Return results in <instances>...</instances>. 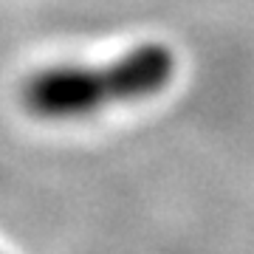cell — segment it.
Here are the masks:
<instances>
[{"label":"cell","instance_id":"cell-1","mask_svg":"<svg viewBox=\"0 0 254 254\" xmlns=\"http://www.w3.org/2000/svg\"><path fill=\"white\" fill-rule=\"evenodd\" d=\"M178 57L164 43H138L108 63H57L23 82V105L46 122H76L119 105H138L170 88Z\"/></svg>","mask_w":254,"mask_h":254}]
</instances>
